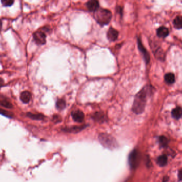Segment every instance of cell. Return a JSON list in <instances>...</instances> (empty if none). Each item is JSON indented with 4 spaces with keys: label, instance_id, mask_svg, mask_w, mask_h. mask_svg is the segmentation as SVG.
I'll return each instance as SVG.
<instances>
[{
    "label": "cell",
    "instance_id": "cell-1",
    "mask_svg": "<svg viewBox=\"0 0 182 182\" xmlns=\"http://www.w3.org/2000/svg\"><path fill=\"white\" fill-rule=\"evenodd\" d=\"M152 91L151 86H146L136 94L132 107V111L134 113L136 114L143 113L146 107L147 98L151 94Z\"/></svg>",
    "mask_w": 182,
    "mask_h": 182
},
{
    "label": "cell",
    "instance_id": "cell-2",
    "mask_svg": "<svg viewBox=\"0 0 182 182\" xmlns=\"http://www.w3.org/2000/svg\"><path fill=\"white\" fill-rule=\"evenodd\" d=\"M94 16L98 23L101 26H104L109 23L112 18V14L108 10L99 8L94 12Z\"/></svg>",
    "mask_w": 182,
    "mask_h": 182
},
{
    "label": "cell",
    "instance_id": "cell-3",
    "mask_svg": "<svg viewBox=\"0 0 182 182\" xmlns=\"http://www.w3.org/2000/svg\"><path fill=\"white\" fill-rule=\"evenodd\" d=\"M99 139L101 143L105 147L109 149H113L117 146V142L112 136L105 133L100 134Z\"/></svg>",
    "mask_w": 182,
    "mask_h": 182
},
{
    "label": "cell",
    "instance_id": "cell-4",
    "mask_svg": "<svg viewBox=\"0 0 182 182\" xmlns=\"http://www.w3.org/2000/svg\"><path fill=\"white\" fill-rule=\"evenodd\" d=\"M46 35L42 31H37L33 34V38L37 45H44L46 43Z\"/></svg>",
    "mask_w": 182,
    "mask_h": 182
},
{
    "label": "cell",
    "instance_id": "cell-5",
    "mask_svg": "<svg viewBox=\"0 0 182 182\" xmlns=\"http://www.w3.org/2000/svg\"><path fill=\"white\" fill-rule=\"evenodd\" d=\"M138 153L136 150H133L129 156V163L130 167L134 168L138 165Z\"/></svg>",
    "mask_w": 182,
    "mask_h": 182
},
{
    "label": "cell",
    "instance_id": "cell-6",
    "mask_svg": "<svg viewBox=\"0 0 182 182\" xmlns=\"http://www.w3.org/2000/svg\"><path fill=\"white\" fill-rule=\"evenodd\" d=\"M138 49L143 54L144 59L145 60L146 63H149L150 60L149 54L148 53V51L146 50V48L144 47L140 38L138 39Z\"/></svg>",
    "mask_w": 182,
    "mask_h": 182
},
{
    "label": "cell",
    "instance_id": "cell-7",
    "mask_svg": "<svg viewBox=\"0 0 182 182\" xmlns=\"http://www.w3.org/2000/svg\"><path fill=\"white\" fill-rule=\"evenodd\" d=\"M71 116L73 120L78 123H82L84 120L85 115L83 111L77 110L73 111L71 113Z\"/></svg>",
    "mask_w": 182,
    "mask_h": 182
},
{
    "label": "cell",
    "instance_id": "cell-8",
    "mask_svg": "<svg viewBox=\"0 0 182 182\" xmlns=\"http://www.w3.org/2000/svg\"><path fill=\"white\" fill-rule=\"evenodd\" d=\"M99 6L98 0H90L86 3V6L90 11H96L99 8Z\"/></svg>",
    "mask_w": 182,
    "mask_h": 182
},
{
    "label": "cell",
    "instance_id": "cell-9",
    "mask_svg": "<svg viewBox=\"0 0 182 182\" xmlns=\"http://www.w3.org/2000/svg\"><path fill=\"white\" fill-rule=\"evenodd\" d=\"M118 35H119L118 32L113 28L111 27L108 31L107 35L108 39L110 41L113 42L117 40L118 37Z\"/></svg>",
    "mask_w": 182,
    "mask_h": 182
},
{
    "label": "cell",
    "instance_id": "cell-10",
    "mask_svg": "<svg viewBox=\"0 0 182 182\" xmlns=\"http://www.w3.org/2000/svg\"><path fill=\"white\" fill-rule=\"evenodd\" d=\"M169 34L168 29L167 27L162 26L159 27L157 31V35L160 38H165L168 36Z\"/></svg>",
    "mask_w": 182,
    "mask_h": 182
},
{
    "label": "cell",
    "instance_id": "cell-11",
    "mask_svg": "<svg viewBox=\"0 0 182 182\" xmlns=\"http://www.w3.org/2000/svg\"><path fill=\"white\" fill-rule=\"evenodd\" d=\"M105 115L102 112H96L92 115V118L96 121L103 123L105 121Z\"/></svg>",
    "mask_w": 182,
    "mask_h": 182
},
{
    "label": "cell",
    "instance_id": "cell-12",
    "mask_svg": "<svg viewBox=\"0 0 182 182\" xmlns=\"http://www.w3.org/2000/svg\"><path fill=\"white\" fill-rule=\"evenodd\" d=\"M31 96H31L30 92H28V91H25V92L21 93V95H20V99L23 103L27 104L30 101Z\"/></svg>",
    "mask_w": 182,
    "mask_h": 182
},
{
    "label": "cell",
    "instance_id": "cell-13",
    "mask_svg": "<svg viewBox=\"0 0 182 182\" xmlns=\"http://www.w3.org/2000/svg\"><path fill=\"white\" fill-rule=\"evenodd\" d=\"M171 115L172 117L175 119H178L181 118L182 116V109L180 107H176L172 110L171 112Z\"/></svg>",
    "mask_w": 182,
    "mask_h": 182
},
{
    "label": "cell",
    "instance_id": "cell-14",
    "mask_svg": "<svg viewBox=\"0 0 182 182\" xmlns=\"http://www.w3.org/2000/svg\"><path fill=\"white\" fill-rule=\"evenodd\" d=\"M85 127H86V126L71 127L65 128V129H63V130H65V132H67L77 133L83 130V129L85 128Z\"/></svg>",
    "mask_w": 182,
    "mask_h": 182
},
{
    "label": "cell",
    "instance_id": "cell-15",
    "mask_svg": "<svg viewBox=\"0 0 182 182\" xmlns=\"http://www.w3.org/2000/svg\"><path fill=\"white\" fill-rule=\"evenodd\" d=\"M173 25L175 28L178 29H182V17L177 16L173 21Z\"/></svg>",
    "mask_w": 182,
    "mask_h": 182
},
{
    "label": "cell",
    "instance_id": "cell-16",
    "mask_svg": "<svg viewBox=\"0 0 182 182\" xmlns=\"http://www.w3.org/2000/svg\"><path fill=\"white\" fill-rule=\"evenodd\" d=\"M165 81L168 84H172L175 81V75L172 73H167L165 76Z\"/></svg>",
    "mask_w": 182,
    "mask_h": 182
},
{
    "label": "cell",
    "instance_id": "cell-17",
    "mask_svg": "<svg viewBox=\"0 0 182 182\" xmlns=\"http://www.w3.org/2000/svg\"><path fill=\"white\" fill-rule=\"evenodd\" d=\"M168 162V158L166 155H162L159 156L157 159V163L160 166H165L167 165Z\"/></svg>",
    "mask_w": 182,
    "mask_h": 182
},
{
    "label": "cell",
    "instance_id": "cell-18",
    "mask_svg": "<svg viewBox=\"0 0 182 182\" xmlns=\"http://www.w3.org/2000/svg\"><path fill=\"white\" fill-rule=\"evenodd\" d=\"M159 142L161 147H167L169 141L167 138L164 136H160L159 138Z\"/></svg>",
    "mask_w": 182,
    "mask_h": 182
},
{
    "label": "cell",
    "instance_id": "cell-19",
    "mask_svg": "<svg viewBox=\"0 0 182 182\" xmlns=\"http://www.w3.org/2000/svg\"><path fill=\"white\" fill-rule=\"evenodd\" d=\"M27 116L30 118L34 120H43L45 118L44 115L42 114H33V113H28Z\"/></svg>",
    "mask_w": 182,
    "mask_h": 182
},
{
    "label": "cell",
    "instance_id": "cell-20",
    "mask_svg": "<svg viewBox=\"0 0 182 182\" xmlns=\"http://www.w3.org/2000/svg\"><path fill=\"white\" fill-rule=\"evenodd\" d=\"M65 107V101L62 99H59V100H57L56 102V108H57V109L61 110L64 109Z\"/></svg>",
    "mask_w": 182,
    "mask_h": 182
},
{
    "label": "cell",
    "instance_id": "cell-21",
    "mask_svg": "<svg viewBox=\"0 0 182 182\" xmlns=\"http://www.w3.org/2000/svg\"><path fill=\"white\" fill-rule=\"evenodd\" d=\"M0 105H2L4 107L7 108H11L12 107V105L11 104L6 100H0Z\"/></svg>",
    "mask_w": 182,
    "mask_h": 182
},
{
    "label": "cell",
    "instance_id": "cell-22",
    "mask_svg": "<svg viewBox=\"0 0 182 182\" xmlns=\"http://www.w3.org/2000/svg\"><path fill=\"white\" fill-rule=\"evenodd\" d=\"M1 1L4 6H10L13 5L15 0H1Z\"/></svg>",
    "mask_w": 182,
    "mask_h": 182
},
{
    "label": "cell",
    "instance_id": "cell-23",
    "mask_svg": "<svg viewBox=\"0 0 182 182\" xmlns=\"http://www.w3.org/2000/svg\"><path fill=\"white\" fill-rule=\"evenodd\" d=\"M0 114L4 115V116L9 117V118H11L12 115H13L11 113H10V112L2 109H0Z\"/></svg>",
    "mask_w": 182,
    "mask_h": 182
},
{
    "label": "cell",
    "instance_id": "cell-24",
    "mask_svg": "<svg viewBox=\"0 0 182 182\" xmlns=\"http://www.w3.org/2000/svg\"><path fill=\"white\" fill-rule=\"evenodd\" d=\"M62 121V118L59 115H54L53 117V121L56 123L61 122Z\"/></svg>",
    "mask_w": 182,
    "mask_h": 182
},
{
    "label": "cell",
    "instance_id": "cell-25",
    "mask_svg": "<svg viewBox=\"0 0 182 182\" xmlns=\"http://www.w3.org/2000/svg\"><path fill=\"white\" fill-rule=\"evenodd\" d=\"M178 179L180 181H182V169L179 171L178 174Z\"/></svg>",
    "mask_w": 182,
    "mask_h": 182
},
{
    "label": "cell",
    "instance_id": "cell-26",
    "mask_svg": "<svg viewBox=\"0 0 182 182\" xmlns=\"http://www.w3.org/2000/svg\"><path fill=\"white\" fill-rule=\"evenodd\" d=\"M3 84H4V81L2 78H0V87L3 86Z\"/></svg>",
    "mask_w": 182,
    "mask_h": 182
},
{
    "label": "cell",
    "instance_id": "cell-27",
    "mask_svg": "<svg viewBox=\"0 0 182 182\" xmlns=\"http://www.w3.org/2000/svg\"><path fill=\"white\" fill-rule=\"evenodd\" d=\"M2 21H1V20H0V32H1V29H2Z\"/></svg>",
    "mask_w": 182,
    "mask_h": 182
}]
</instances>
